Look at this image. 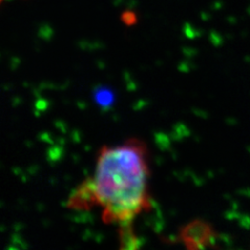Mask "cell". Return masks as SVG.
Returning <instances> with one entry per match:
<instances>
[{
    "label": "cell",
    "mask_w": 250,
    "mask_h": 250,
    "mask_svg": "<svg viewBox=\"0 0 250 250\" xmlns=\"http://www.w3.org/2000/svg\"><path fill=\"white\" fill-rule=\"evenodd\" d=\"M149 177L148 149L143 141L131 138L122 144L103 146L93 175L70 195L68 207L81 210L98 207L104 222L129 228L151 208Z\"/></svg>",
    "instance_id": "6da1fadb"
}]
</instances>
